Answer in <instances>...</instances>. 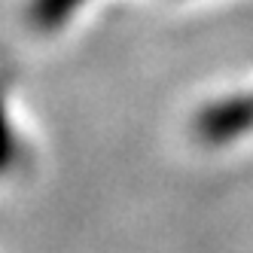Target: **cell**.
<instances>
[{
  "mask_svg": "<svg viewBox=\"0 0 253 253\" xmlns=\"http://www.w3.org/2000/svg\"><path fill=\"white\" fill-rule=\"evenodd\" d=\"M253 131V98L244 95H223L208 101L195 113V134L208 147H229Z\"/></svg>",
  "mask_w": 253,
  "mask_h": 253,
  "instance_id": "6da1fadb",
  "label": "cell"
},
{
  "mask_svg": "<svg viewBox=\"0 0 253 253\" xmlns=\"http://www.w3.org/2000/svg\"><path fill=\"white\" fill-rule=\"evenodd\" d=\"M19 156H22L19 131H15V125H12L6 92H3V85H0V180L12 174V168L19 165Z\"/></svg>",
  "mask_w": 253,
  "mask_h": 253,
  "instance_id": "7a4b0ae2",
  "label": "cell"
},
{
  "mask_svg": "<svg viewBox=\"0 0 253 253\" xmlns=\"http://www.w3.org/2000/svg\"><path fill=\"white\" fill-rule=\"evenodd\" d=\"M80 6L83 0H31V25L37 31H58Z\"/></svg>",
  "mask_w": 253,
  "mask_h": 253,
  "instance_id": "3957f363",
  "label": "cell"
},
{
  "mask_svg": "<svg viewBox=\"0 0 253 253\" xmlns=\"http://www.w3.org/2000/svg\"><path fill=\"white\" fill-rule=\"evenodd\" d=\"M250 98H253V92H250Z\"/></svg>",
  "mask_w": 253,
  "mask_h": 253,
  "instance_id": "277c9868",
  "label": "cell"
}]
</instances>
